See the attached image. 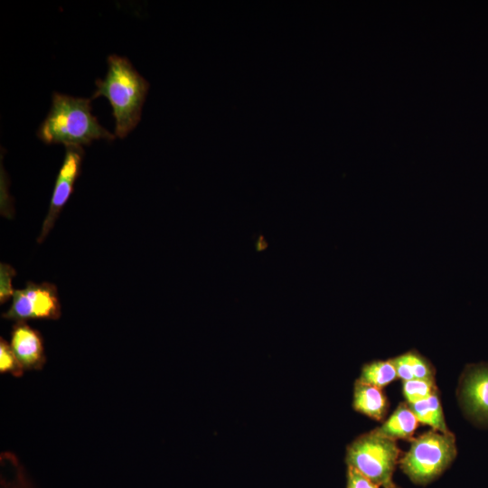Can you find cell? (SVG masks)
Segmentation results:
<instances>
[{
    "mask_svg": "<svg viewBox=\"0 0 488 488\" xmlns=\"http://www.w3.org/2000/svg\"><path fill=\"white\" fill-rule=\"evenodd\" d=\"M46 144L66 146L89 145L94 140L115 139L91 113V99L76 98L53 92L52 107L37 131Z\"/></svg>",
    "mask_w": 488,
    "mask_h": 488,
    "instance_id": "obj_1",
    "label": "cell"
},
{
    "mask_svg": "<svg viewBox=\"0 0 488 488\" xmlns=\"http://www.w3.org/2000/svg\"><path fill=\"white\" fill-rule=\"evenodd\" d=\"M108 66L105 79L96 80L97 89L91 99H108L116 122L115 136L123 138L141 119L149 83L126 57L111 54Z\"/></svg>",
    "mask_w": 488,
    "mask_h": 488,
    "instance_id": "obj_2",
    "label": "cell"
},
{
    "mask_svg": "<svg viewBox=\"0 0 488 488\" xmlns=\"http://www.w3.org/2000/svg\"><path fill=\"white\" fill-rule=\"evenodd\" d=\"M456 454L452 432L427 431L413 439L399 461L400 468L414 483L427 484L451 465Z\"/></svg>",
    "mask_w": 488,
    "mask_h": 488,
    "instance_id": "obj_3",
    "label": "cell"
},
{
    "mask_svg": "<svg viewBox=\"0 0 488 488\" xmlns=\"http://www.w3.org/2000/svg\"><path fill=\"white\" fill-rule=\"evenodd\" d=\"M400 451L392 438L371 431L361 435L347 448L346 463L372 483L390 488Z\"/></svg>",
    "mask_w": 488,
    "mask_h": 488,
    "instance_id": "obj_4",
    "label": "cell"
},
{
    "mask_svg": "<svg viewBox=\"0 0 488 488\" xmlns=\"http://www.w3.org/2000/svg\"><path fill=\"white\" fill-rule=\"evenodd\" d=\"M61 316V305L57 288L44 282H27L23 289L14 290L10 309L3 317L16 322L28 319L56 320Z\"/></svg>",
    "mask_w": 488,
    "mask_h": 488,
    "instance_id": "obj_5",
    "label": "cell"
},
{
    "mask_svg": "<svg viewBox=\"0 0 488 488\" xmlns=\"http://www.w3.org/2000/svg\"><path fill=\"white\" fill-rule=\"evenodd\" d=\"M84 151L81 146H66L63 163L56 178L50 207L37 241L41 243L52 230L69 200L80 173Z\"/></svg>",
    "mask_w": 488,
    "mask_h": 488,
    "instance_id": "obj_6",
    "label": "cell"
},
{
    "mask_svg": "<svg viewBox=\"0 0 488 488\" xmlns=\"http://www.w3.org/2000/svg\"><path fill=\"white\" fill-rule=\"evenodd\" d=\"M459 396L467 414L476 422L488 425V364L469 365L462 377Z\"/></svg>",
    "mask_w": 488,
    "mask_h": 488,
    "instance_id": "obj_7",
    "label": "cell"
},
{
    "mask_svg": "<svg viewBox=\"0 0 488 488\" xmlns=\"http://www.w3.org/2000/svg\"><path fill=\"white\" fill-rule=\"evenodd\" d=\"M10 345L24 370H40L45 363L42 335L24 322L14 324Z\"/></svg>",
    "mask_w": 488,
    "mask_h": 488,
    "instance_id": "obj_8",
    "label": "cell"
},
{
    "mask_svg": "<svg viewBox=\"0 0 488 488\" xmlns=\"http://www.w3.org/2000/svg\"><path fill=\"white\" fill-rule=\"evenodd\" d=\"M353 408L375 420H381L388 408L381 389L357 380L354 385Z\"/></svg>",
    "mask_w": 488,
    "mask_h": 488,
    "instance_id": "obj_9",
    "label": "cell"
},
{
    "mask_svg": "<svg viewBox=\"0 0 488 488\" xmlns=\"http://www.w3.org/2000/svg\"><path fill=\"white\" fill-rule=\"evenodd\" d=\"M418 420L408 403H400L376 433L392 438L410 439L417 428Z\"/></svg>",
    "mask_w": 488,
    "mask_h": 488,
    "instance_id": "obj_10",
    "label": "cell"
},
{
    "mask_svg": "<svg viewBox=\"0 0 488 488\" xmlns=\"http://www.w3.org/2000/svg\"><path fill=\"white\" fill-rule=\"evenodd\" d=\"M390 361L396 369L398 378L403 381L414 379L435 380L433 366L417 351H408Z\"/></svg>",
    "mask_w": 488,
    "mask_h": 488,
    "instance_id": "obj_11",
    "label": "cell"
},
{
    "mask_svg": "<svg viewBox=\"0 0 488 488\" xmlns=\"http://www.w3.org/2000/svg\"><path fill=\"white\" fill-rule=\"evenodd\" d=\"M418 422L430 426L433 430L450 433L445 421L437 390L428 398L408 404Z\"/></svg>",
    "mask_w": 488,
    "mask_h": 488,
    "instance_id": "obj_12",
    "label": "cell"
},
{
    "mask_svg": "<svg viewBox=\"0 0 488 488\" xmlns=\"http://www.w3.org/2000/svg\"><path fill=\"white\" fill-rule=\"evenodd\" d=\"M397 378L396 369L389 359L387 361H373L365 364L361 370L359 380L382 389Z\"/></svg>",
    "mask_w": 488,
    "mask_h": 488,
    "instance_id": "obj_13",
    "label": "cell"
},
{
    "mask_svg": "<svg viewBox=\"0 0 488 488\" xmlns=\"http://www.w3.org/2000/svg\"><path fill=\"white\" fill-rule=\"evenodd\" d=\"M436 391L435 380L414 379L403 381V394L408 404L423 400Z\"/></svg>",
    "mask_w": 488,
    "mask_h": 488,
    "instance_id": "obj_14",
    "label": "cell"
},
{
    "mask_svg": "<svg viewBox=\"0 0 488 488\" xmlns=\"http://www.w3.org/2000/svg\"><path fill=\"white\" fill-rule=\"evenodd\" d=\"M23 368L15 354L14 353L11 345L3 338L0 341V371L11 372L14 376L19 377L23 372Z\"/></svg>",
    "mask_w": 488,
    "mask_h": 488,
    "instance_id": "obj_15",
    "label": "cell"
},
{
    "mask_svg": "<svg viewBox=\"0 0 488 488\" xmlns=\"http://www.w3.org/2000/svg\"><path fill=\"white\" fill-rule=\"evenodd\" d=\"M15 270L9 265L1 263L0 266V303H5L11 296L13 297L14 290L12 286V279L15 276Z\"/></svg>",
    "mask_w": 488,
    "mask_h": 488,
    "instance_id": "obj_16",
    "label": "cell"
},
{
    "mask_svg": "<svg viewBox=\"0 0 488 488\" xmlns=\"http://www.w3.org/2000/svg\"><path fill=\"white\" fill-rule=\"evenodd\" d=\"M347 488H379V485L372 483L354 468L348 467Z\"/></svg>",
    "mask_w": 488,
    "mask_h": 488,
    "instance_id": "obj_17",
    "label": "cell"
},
{
    "mask_svg": "<svg viewBox=\"0 0 488 488\" xmlns=\"http://www.w3.org/2000/svg\"><path fill=\"white\" fill-rule=\"evenodd\" d=\"M390 488H399V487H398V486H396V485H393V486L390 487Z\"/></svg>",
    "mask_w": 488,
    "mask_h": 488,
    "instance_id": "obj_18",
    "label": "cell"
}]
</instances>
